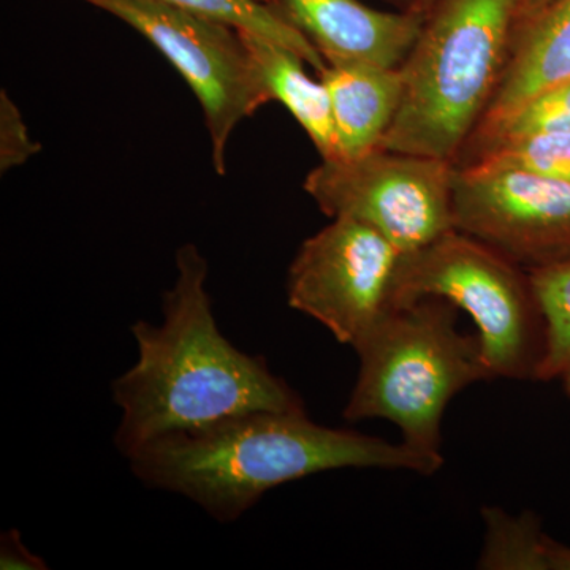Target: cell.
<instances>
[{"mask_svg":"<svg viewBox=\"0 0 570 570\" xmlns=\"http://www.w3.org/2000/svg\"><path fill=\"white\" fill-rule=\"evenodd\" d=\"M176 281L163 296L164 322L130 326L138 358L111 384L121 409L116 449L127 460L175 431L255 411L303 412L302 397L220 333L206 291L209 266L193 243L176 249Z\"/></svg>","mask_w":570,"mask_h":570,"instance_id":"1","label":"cell"},{"mask_svg":"<svg viewBox=\"0 0 570 570\" xmlns=\"http://www.w3.org/2000/svg\"><path fill=\"white\" fill-rule=\"evenodd\" d=\"M129 463L148 489L179 494L219 523H234L294 480L348 468L433 475L444 456L318 425L306 411H255L154 439Z\"/></svg>","mask_w":570,"mask_h":570,"instance_id":"2","label":"cell"},{"mask_svg":"<svg viewBox=\"0 0 570 570\" xmlns=\"http://www.w3.org/2000/svg\"><path fill=\"white\" fill-rule=\"evenodd\" d=\"M520 0H436L401 63L403 97L379 148L456 164L508 66Z\"/></svg>","mask_w":570,"mask_h":570,"instance_id":"3","label":"cell"},{"mask_svg":"<svg viewBox=\"0 0 570 570\" xmlns=\"http://www.w3.org/2000/svg\"><path fill=\"white\" fill-rule=\"evenodd\" d=\"M448 299L422 298L390 309L356 344L358 377L344 419H384L403 434L404 444L442 455L445 409L475 382L489 381L478 335L456 326Z\"/></svg>","mask_w":570,"mask_h":570,"instance_id":"4","label":"cell"},{"mask_svg":"<svg viewBox=\"0 0 570 570\" xmlns=\"http://www.w3.org/2000/svg\"><path fill=\"white\" fill-rule=\"evenodd\" d=\"M422 298L448 299L471 316L491 376H538L547 335L530 272L453 228L403 255L393 307Z\"/></svg>","mask_w":570,"mask_h":570,"instance_id":"5","label":"cell"},{"mask_svg":"<svg viewBox=\"0 0 570 570\" xmlns=\"http://www.w3.org/2000/svg\"><path fill=\"white\" fill-rule=\"evenodd\" d=\"M455 164L376 148L354 159L322 160L303 189L326 216L370 225L409 254L455 228Z\"/></svg>","mask_w":570,"mask_h":570,"instance_id":"6","label":"cell"},{"mask_svg":"<svg viewBox=\"0 0 570 570\" xmlns=\"http://www.w3.org/2000/svg\"><path fill=\"white\" fill-rule=\"evenodd\" d=\"M151 41L202 105L214 171H227V146L243 119L269 104L242 33L159 0H82Z\"/></svg>","mask_w":570,"mask_h":570,"instance_id":"7","label":"cell"},{"mask_svg":"<svg viewBox=\"0 0 570 570\" xmlns=\"http://www.w3.org/2000/svg\"><path fill=\"white\" fill-rule=\"evenodd\" d=\"M403 255L370 225L336 217L296 250L285 279L288 306L355 347L393 309Z\"/></svg>","mask_w":570,"mask_h":570,"instance_id":"8","label":"cell"},{"mask_svg":"<svg viewBox=\"0 0 570 570\" xmlns=\"http://www.w3.org/2000/svg\"><path fill=\"white\" fill-rule=\"evenodd\" d=\"M453 224L527 272L570 262V183L512 168L455 165Z\"/></svg>","mask_w":570,"mask_h":570,"instance_id":"9","label":"cell"},{"mask_svg":"<svg viewBox=\"0 0 570 570\" xmlns=\"http://www.w3.org/2000/svg\"><path fill=\"white\" fill-rule=\"evenodd\" d=\"M325 62L366 61L400 67L417 40L422 18L371 9L360 0H279Z\"/></svg>","mask_w":570,"mask_h":570,"instance_id":"10","label":"cell"},{"mask_svg":"<svg viewBox=\"0 0 570 570\" xmlns=\"http://www.w3.org/2000/svg\"><path fill=\"white\" fill-rule=\"evenodd\" d=\"M324 82L335 124L337 159H354L381 146L403 97L401 67L366 61L326 63Z\"/></svg>","mask_w":570,"mask_h":570,"instance_id":"11","label":"cell"},{"mask_svg":"<svg viewBox=\"0 0 570 570\" xmlns=\"http://www.w3.org/2000/svg\"><path fill=\"white\" fill-rule=\"evenodd\" d=\"M570 81V0L517 22L508 66L479 127L491 126L531 97Z\"/></svg>","mask_w":570,"mask_h":570,"instance_id":"12","label":"cell"},{"mask_svg":"<svg viewBox=\"0 0 570 570\" xmlns=\"http://www.w3.org/2000/svg\"><path fill=\"white\" fill-rule=\"evenodd\" d=\"M268 94L269 102L284 105L316 146L322 160L340 157L332 107L324 82L306 73L302 58L275 41L239 31Z\"/></svg>","mask_w":570,"mask_h":570,"instance_id":"13","label":"cell"},{"mask_svg":"<svg viewBox=\"0 0 570 570\" xmlns=\"http://www.w3.org/2000/svg\"><path fill=\"white\" fill-rule=\"evenodd\" d=\"M208 20L224 22L236 31L253 33L296 52L317 75L325 69L324 56L295 28L279 0H159Z\"/></svg>","mask_w":570,"mask_h":570,"instance_id":"14","label":"cell"},{"mask_svg":"<svg viewBox=\"0 0 570 570\" xmlns=\"http://www.w3.org/2000/svg\"><path fill=\"white\" fill-rule=\"evenodd\" d=\"M455 165L512 168L570 183V134H535L468 146Z\"/></svg>","mask_w":570,"mask_h":570,"instance_id":"15","label":"cell"},{"mask_svg":"<svg viewBox=\"0 0 570 570\" xmlns=\"http://www.w3.org/2000/svg\"><path fill=\"white\" fill-rule=\"evenodd\" d=\"M546 321V352L535 381L561 376L570 360V262L530 272Z\"/></svg>","mask_w":570,"mask_h":570,"instance_id":"16","label":"cell"},{"mask_svg":"<svg viewBox=\"0 0 570 570\" xmlns=\"http://www.w3.org/2000/svg\"><path fill=\"white\" fill-rule=\"evenodd\" d=\"M535 134H570V81L560 82L531 97L501 121L479 127L464 148Z\"/></svg>","mask_w":570,"mask_h":570,"instance_id":"17","label":"cell"},{"mask_svg":"<svg viewBox=\"0 0 570 570\" xmlns=\"http://www.w3.org/2000/svg\"><path fill=\"white\" fill-rule=\"evenodd\" d=\"M40 151L41 145L32 140L20 108L9 94L0 92V171L21 167Z\"/></svg>","mask_w":570,"mask_h":570,"instance_id":"18","label":"cell"},{"mask_svg":"<svg viewBox=\"0 0 570 570\" xmlns=\"http://www.w3.org/2000/svg\"><path fill=\"white\" fill-rule=\"evenodd\" d=\"M0 569L2 570H45L47 562L32 553L22 542L20 531L9 530L0 539Z\"/></svg>","mask_w":570,"mask_h":570,"instance_id":"19","label":"cell"},{"mask_svg":"<svg viewBox=\"0 0 570 570\" xmlns=\"http://www.w3.org/2000/svg\"><path fill=\"white\" fill-rule=\"evenodd\" d=\"M535 570H570V547L543 534L535 558Z\"/></svg>","mask_w":570,"mask_h":570,"instance_id":"20","label":"cell"},{"mask_svg":"<svg viewBox=\"0 0 570 570\" xmlns=\"http://www.w3.org/2000/svg\"><path fill=\"white\" fill-rule=\"evenodd\" d=\"M557 0H520L519 17L517 22L528 20V18L534 17L540 13L543 9L551 6Z\"/></svg>","mask_w":570,"mask_h":570,"instance_id":"21","label":"cell"},{"mask_svg":"<svg viewBox=\"0 0 570 570\" xmlns=\"http://www.w3.org/2000/svg\"><path fill=\"white\" fill-rule=\"evenodd\" d=\"M434 2H436V0H414V3H412L411 9L407 11L423 20V18L426 17L428 11L431 10V7L434 6Z\"/></svg>","mask_w":570,"mask_h":570,"instance_id":"22","label":"cell"},{"mask_svg":"<svg viewBox=\"0 0 570 570\" xmlns=\"http://www.w3.org/2000/svg\"><path fill=\"white\" fill-rule=\"evenodd\" d=\"M385 2L392 3V6L397 7L401 11H407L411 9L412 3H414V0H385Z\"/></svg>","mask_w":570,"mask_h":570,"instance_id":"23","label":"cell"},{"mask_svg":"<svg viewBox=\"0 0 570 570\" xmlns=\"http://www.w3.org/2000/svg\"><path fill=\"white\" fill-rule=\"evenodd\" d=\"M562 384H564L566 393H568L570 397V360L568 365H566L564 371H562L561 376Z\"/></svg>","mask_w":570,"mask_h":570,"instance_id":"24","label":"cell"}]
</instances>
